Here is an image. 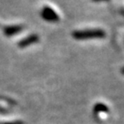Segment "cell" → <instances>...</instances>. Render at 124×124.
Instances as JSON below:
<instances>
[{"label":"cell","mask_w":124,"mask_h":124,"mask_svg":"<svg viewBox=\"0 0 124 124\" xmlns=\"http://www.w3.org/2000/svg\"><path fill=\"white\" fill-rule=\"evenodd\" d=\"M37 40V37L35 36H30L29 39H25L24 41L22 42V46H25V45H29V44H30V43H32V42H34V41H35Z\"/></svg>","instance_id":"obj_5"},{"label":"cell","mask_w":124,"mask_h":124,"mask_svg":"<svg viewBox=\"0 0 124 124\" xmlns=\"http://www.w3.org/2000/svg\"><path fill=\"white\" fill-rule=\"evenodd\" d=\"M73 37L78 40L90 38H103L105 32L101 29H91V30H79L73 32Z\"/></svg>","instance_id":"obj_1"},{"label":"cell","mask_w":124,"mask_h":124,"mask_svg":"<svg viewBox=\"0 0 124 124\" xmlns=\"http://www.w3.org/2000/svg\"><path fill=\"white\" fill-rule=\"evenodd\" d=\"M122 74H124V67H123V68H122Z\"/></svg>","instance_id":"obj_6"},{"label":"cell","mask_w":124,"mask_h":124,"mask_svg":"<svg viewBox=\"0 0 124 124\" xmlns=\"http://www.w3.org/2000/svg\"><path fill=\"white\" fill-rule=\"evenodd\" d=\"M41 16L45 20L48 22H57L59 20V16L56 12L49 7H45L41 11Z\"/></svg>","instance_id":"obj_2"},{"label":"cell","mask_w":124,"mask_h":124,"mask_svg":"<svg viewBox=\"0 0 124 124\" xmlns=\"http://www.w3.org/2000/svg\"><path fill=\"white\" fill-rule=\"evenodd\" d=\"M20 30V27H10L6 29L5 33L8 34V35H13V34L16 33Z\"/></svg>","instance_id":"obj_4"},{"label":"cell","mask_w":124,"mask_h":124,"mask_svg":"<svg viewBox=\"0 0 124 124\" xmlns=\"http://www.w3.org/2000/svg\"><path fill=\"white\" fill-rule=\"evenodd\" d=\"M108 112V108L107 105L102 103H97L93 107V114L94 116H97L99 113H107Z\"/></svg>","instance_id":"obj_3"}]
</instances>
